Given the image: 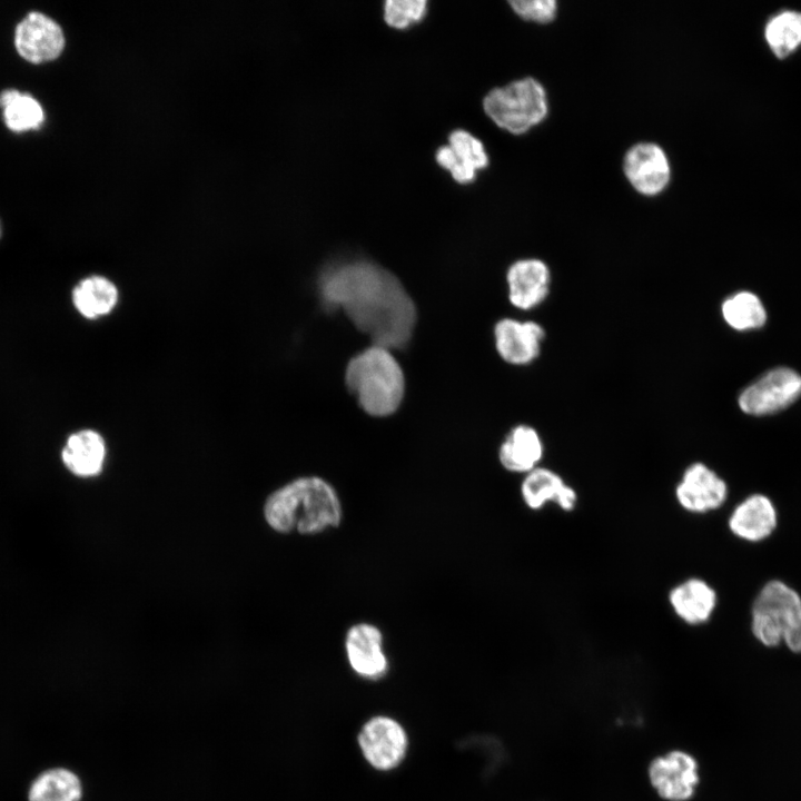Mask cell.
I'll return each mask as SVG.
<instances>
[{
  "instance_id": "12",
  "label": "cell",
  "mask_w": 801,
  "mask_h": 801,
  "mask_svg": "<svg viewBox=\"0 0 801 801\" xmlns=\"http://www.w3.org/2000/svg\"><path fill=\"white\" fill-rule=\"evenodd\" d=\"M498 355L512 365H528L541 354L545 329L534 320L504 318L494 327Z\"/></svg>"
},
{
  "instance_id": "26",
  "label": "cell",
  "mask_w": 801,
  "mask_h": 801,
  "mask_svg": "<svg viewBox=\"0 0 801 801\" xmlns=\"http://www.w3.org/2000/svg\"><path fill=\"white\" fill-rule=\"evenodd\" d=\"M427 12L426 0H387L384 19L387 24L403 29L421 21Z\"/></svg>"
},
{
  "instance_id": "9",
  "label": "cell",
  "mask_w": 801,
  "mask_h": 801,
  "mask_svg": "<svg viewBox=\"0 0 801 801\" xmlns=\"http://www.w3.org/2000/svg\"><path fill=\"white\" fill-rule=\"evenodd\" d=\"M674 494L685 512L705 514L724 504L729 490L716 472L704 463L694 462L683 471Z\"/></svg>"
},
{
  "instance_id": "11",
  "label": "cell",
  "mask_w": 801,
  "mask_h": 801,
  "mask_svg": "<svg viewBox=\"0 0 801 801\" xmlns=\"http://www.w3.org/2000/svg\"><path fill=\"white\" fill-rule=\"evenodd\" d=\"M14 44L23 59L41 63L59 57L65 47V37L57 22L33 11L17 26Z\"/></svg>"
},
{
  "instance_id": "22",
  "label": "cell",
  "mask_w": 801,
  "mask_h": 801,
  "mask_svg": "<svg viewBox=\"0 0 801 801\" xmlns=\"http://www.w3.org/2000/svg\"><path fill=\"white\" fill-rule=\"evenodd\" d=\"M72 305L86 319L108 315L117 305L118 289L105 276L92 275L82 278L72 289Z\"/></svg>"
},
{
  "instance_id": "7",
  "label": "cell",
  "mask_w": 801,
  "mask_h": 801,
  "mask_svg": "<svg viewBox=\"0 0 801 801\" xmlns=\"http://www.w3.org/2000/svg\"><path fill=\"white\" fill-rule=\"evenodd\" d=\"M801 395V376L788 367L772 369L748 386L739 406L749 415H767L791 405Z\"/></svg>"
},
{
  "instance_id": "21",
  "label": "cell",
  "mask_w": 801,
  "mask_h": 801,
  "mask_svg": "<svg viewBox=\"0 0 801 801\" xmlns=\"http://www.w3.org/2000/svg\"><path fill=\"white\" fill-rule=\"evenodd\" d=\"M83 788L79 775L65 767L39 772L27 790V801H80Z\"/></svg>"
},
{
  "instance_id": "20",
  "label": "cell",
  "mask_w": 801,
  "mask_h": 801,
  "mask_svg": "<svg viewBox=\"0 0 801 801\" xmlns=\"http://www.w3.org/2000/svg\"><path fill=\"white\" fill-rule=\"evenodd\" d=\"M544 457V443L538 432L530 425L513 427L501 444L498 458L505 469L528 473L540 466Z\"/></svg>"
},
{
  "instance_id": "27",
  "label": "cell",
  "mask_w": 801,
  "mask_h": 801,
  "mask_svg": "<svg viewBox=\"0 0 801 801\" xmlns=\"http://www.w3.org/2000/svg\"><path fill=\"white\" fill-rule=\"evenodd\" d=\"M510 4L520 17L536 22L553 20L557 11L555 0H513Z\"/></svg>"
},
{
  "instance_id": "8",
  "label": "cell",
  "mask_w": 801,
  "mask_h": 801,
  "mask_svg": "<svg viewBox=\"0 0 801 801\" xmlns=\"http://www.w3.org/2000/svg\"><path fill=\"white\" fill-rule=\"evenodd\" d=\"M649 779L659 797L666 801H689L700 783L699 763L681 750L654 758L649 765Z\"/></svg>"
},
{
  "instance_id": "3",
  "label": "cell",
  "mask_w": 801,
  "mask_h": 801,
  "mask_svg": "<svg viewBox=\"0 0 801 801\" xmlns=\"http://www.w3.org/2000/svg\"><path fill=\"white\" fill-rule=\"evenodd\" d=\"M345 379L369 415H390L402 403L404 374L387 348L374 345L354 356L347 365Z\"/></svg>"
},
{
  "instance_id": "17",
  "label": "cell",
  "mask_w": 801,
  "mask_h": 801,
  "mask_svg": "<svg viewBox=\"0 0 801 801\" xmlns=\"http://www.w3.org/2000/svg\"><path fill=\"white\" fill-rule=\"evenodd\" d=\"M777 523L778 514L772 501L763 494H752L733 508L728 525L736 537L755 543L769 537Z\"/></svg>"
},
{
  "instance_id": "16",
  "label": "cell",
  "mask_w": 801,
  "mask_h": 801,
  "mask_svg": "<svg viewBox=\"0 0 801 801\" xmlns=\"http://www.w3.org/2000/svg\"><path fill=\"white\" fill-rule=\"evenodd\" d=\"M346 653L356 674L368 680L383 678L388 670L380 631L370 624L354 625L346 636Z\"/></svg>"
},
{
  "instance_id": "24",
  "label": "cell",
  "mask_w": 801,
  "mask_h": 801,
  "mask_svg": "<svg viewBox=\"0 0 801 801\" xmlns=\"http://www.w3.org/2000/svg\"><path fill=\"white\" fill-rule=\"evenodd\" d=\"M725 323L736 330L762 327L767 313L760 298L750 291H739L729 296L721 306Z\"/></svg>"
},
{
  "instance_id": "10",
  "label": "cell",
  "mask_w": 801,
  "mask_h": 801,
  "mask_svg": "<svg viewBox=\"0 0 801 801\" xmlns=\"http://www.w3.org/2000/svg\"><path fill=\"white\" fill-rule=\"evenodd\" d=\"M623 169L630 184L646 196L660 194L671 177L665 151L653 142H640L631 147L624 156Z\"/></svg>"
},
{
  "instance_id": "5",
  "label": "cell",
  "mask_w": 801,
  "mask_h": 801,
  "mask_svg": "<svg viewBox=\"0 0 801 801\" xmlns=\"http://www.w3.org/2000/svg\"><path fill=\"white\" fill-rule=\"evenodd\" d=\"M483 107L498 127L516 135L540 123L548 111L546 91L532 77L492 89L484 97Z\"/></svg>"
},
{
  "instance_id": "6",
  "label": "cell",
  "mask_w": 801,
  "mask_h": 801,
  "mask_svg": "<svg viewBox=\"0 0 801 801\" xmlns=\"http://www.w3.org/2000/svg\"><path fill=\"white\" fill-rule=\"evenodd\" d=\"M357 743L366 762L382 772L399 767L408 750L405 729L387 715L368 719L358 732Z\"/></svg>"
},
{
  "instance_id": "2",
  "label": "cell",
  "mask_w": 801,
  "mask_h": 801,
  "mask_svg": "<svg viewBox=\"0 0 801 801\" xmlns=\"http://www.w3.org/2000/svg\"><path fill=\"white\" fill-rule=\"evenodd\" d=\"M264 515L277 532L313 534L336 526L342 508L334 488L319 477H301L274 492Z\"/></svg>"
},
{
  "instance_id": "23",
  "label": "cell",
  "mask_w": 801,
  "mask_h": 801,
  "mask_svg": "<svg viewBox=\"0 0 801 801\" xmlns=\"http://www.w3.org/2000/svg\"><path fill=\"white\" fill-rule=\"evenodd\" d=\"M764 38L777 58L789 57L801 46V12L783 10L774 14L765 24Z\"/></svg>"
},
{
  "instance_id": "4",
  "label": "cell",
  "mask_w": 801,
  "mask_h": 801,
  "mask_svg": "<svg viewBox=\"0 0 801 801\" xmlns=\"http://www.w3.org/2000/svg\"><path fill=\"white\" fill-rule=\"evenodd\" d=\"M751 631L764 646L784 642L801 653V596L780 580H771L760 590L751 609Z\"/></svg>"
},
{
  "instance_id": "1",
  "label": "cell",
  "mask_w": 801,
  "mask_h": 801,
  "mask_svg": "<svg viewBox=\"0 0 801 801\" xmlns=\"http://www.w3.org/2000/svg\"><path fill=\"white\" fill-rule=\"evenodd\" d=\"M323 300L340 307L354 325L384 348L404 346L416 322V309L400 281L368 261L329 267L319 281Z\"/></svg>"
},
{
  "instance_id": "14",
  "label": "cell",
  "mask_w": 801,
  "mask_h": 801,
  "mask_svg": "<svg viewBox=\"0 0 801 801\" xmlns=\"http://www.w3.org/2000/svg\"><path fill=\"white\" fill-rule=\"evenodd\" d=\"M448 142L436 150V161L447 169L457 182L473 181L476 171L488 165L483 142L464 129L452 131Z\"/></svg>"
},
{
  "instance_id": "15",
  "label": "cell",
  "mask_w": 801,
  "mask_h": 801,
  "mask_svg": "<svg viewBox=\"0 0 801 801\" xmlns=\"http://www.w3.org/2000/svg\"><path fill=\"white\" fill-rule=\"evenodd\" d=\"M521 495L525 505L534 511L553 503L563 512H572L578 501L574 487L555 471L542 466L525 474Z\"/></svg>"
},
{
  "instance_id": "19",
  "label": "cell",
  "mask_w": 801,
  "mask_h": 801,
  "mask_svg": "<svg viewBox=\"0 0 801 801\" xmlns=\"http://www.w3.org/2000/svg\"><path fill=\"white\" fill-rule=\"evenodd\" d=\"M106 453L102 436L93 429L86 428L68 436L61 451V459L71 474L87 478L101 472Z\"/></svg>"
},
{
  "instance_id": "25",
  "label": "cell",
  "mask_w": 801,
  "mask_h": 801,
  "mask_svg": "<svg viewBox=\"0 0 801 801\" xmlns=\"http://www.w3.org/2000/svg\"><path fill=\"white\" fill-rule=\"evenodd\" d=\"M3 119L12 131H24L41 126L44 113L40 103L29 95L20 92L3 108Z\"/></svg>"
},
{
  "instance_id": "28",
  "label": "cell",
  "mask_w": 801,
  "mask_h": 801,
  "mask_svg": "<svg viewBox=\"0 0 801 801\" xmlns=\"http://www.w3.org/2000/svg\"><path fill=\"white\" fill-rule=\"evenodd\" d=\"M0 235H1V228H0Z\"/></svg>"
},
{
  "instance_id": "18",
  "label": "cell",
  "mask_w": 801,
  "mask_h": 801,
  "mask_svg": "<svg viewBox=\"0 0 801 801\" xmlns=\"http://www.w3.org/2000/svg\"><path fill=\"white\" fill-rule=\"evenodd\" d=\"M669 603L674 614L689 625L710 621L716 607V592L703 578L689 577L669 592Z\"/></svg>"
},
{
  "instance_id": "13",
  "label": "cell",
  "mask_w": 801,
  "mask_h": 801,
  "mask_svg": "<svg viewBox=\"0 0 801 801\" xmlns=\"http://www.w3.org/2000/svg\"><path fill=\"white\" fill-rule=\"evenodd\" d=\"M506 280L511 304L521 310H531L548 296L552 274L542 259L523 258L510 266Z\"/></svg>"
}]
</instances>
